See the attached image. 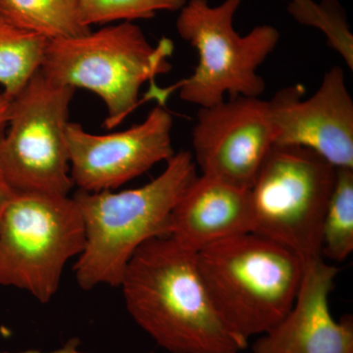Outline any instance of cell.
<instances>
[{
    "instance_id": "obj_5",
    "label": "cell",
    "mask_w": 353,
    "mask_h": 353,
    "mask_svg": "<svg viewBox=\"0 0 353 353\" xmlns=\"http://www.w3.org/2000/svg\"><path fill=\"white\" fill-rule=\"evenodd\" d=\"M243 0H189L179 11L176 32L194 46L199 62L194 73L178 83L180 97L199 108H208L230 97H259L266 90L257 70L275 50L280 32L270 25L253 28L241 36L234 18Z\"/></svg>"
},
{
    "instance_id": "obj_1",
    "label": "cell",
    "mask_w": 353,
    "mask_h": 353,
    "mask_svg": "<svg viewBox=\"0 0 353 353\" xmlns=\"http://www.w3.org/2000/svg\"><path fill=\"white\" fill-rule=\"evenodd\" d=\"M119 287L132 319L171 353H238L248 345L216 310L196 252L171 236L139 246Z\"/></svg>"
},
{
    "instance_id": "obj_2",
    "label": "cell",
    "mask_w": 353,
    "mask_h": 353,
    "mask_svg": "<svg viewBox=\"0 0 353 353\" xmlns=\"http://www.w3.org/2000/svg\"><path fill=\"white\" fill-rule=\"evenodd\" d=\"M196 176L192 153L180 152L157 178L138 189L79 190L73 199L83 218L85 248L74 268L78 285L85 290L101 285L119 287L139 246L170 234L173 209Z\"/></svg>"
},
{
    "instance_id": "obj_7",
    "label": "cell",
    "mask_w": 353,
    "mask_h": 353,
    "mask_svg": "<svg viewBox=\"0 0 353 353\" xmlns=\"http://www.w3.org/2000/svg\"><path fill=\"white\" fill-rule=\"evenodd\" d=\"M83 248L85 228L73 197L16 194L0 217V285L48 303L65 265Z\"/></svg>"
},
{
    "instance_id": "obj_11",
    "label": "cell",
    "mask_w": 353,
    "mask_h": 353,
    "mask_svg": "<svg viewBox=\"0 0 353 353\" xmlns=\"http://www.w3.org/2000/svg\"><path fill=\"white\" fill-rule=\"evenodd\" d=\"M303 85L285 87L268 101L275 145L309 148L336 168L353 169V101L343 70L332 67L304 99Z\"/></svg>"
},
{
    "instance_id": "obj_14",
    "label": "cell",
    "mask_w": 353,
    "mask_h": 353,
    "mask_svg": "<svg viewBox=\"0 0 353 353\" xmlns=\"http://www.w3.org/2000/svg\"><path fill=\"white\" fill-rule=\"evenodd\" d=\"M0 16L48 41L90 31L81 22L78 0H0Z\"/></svg>"
},
{
    "instance_id": "obj_17",
    "label": "cell",
    "mask_w": 353,
    "mask_h": 353,
    "mask_svg": "<svg viewBox=\"0 0 353 353\" xmlns=\"http://www.w3.org/2000/svg\"><path fill=\"white\" fill-rule=\"evenodd\" d=\"M288 11L299 24L320 30L327 43L353 70V36L345 12L336 0H290Z\"/></svg>"
},
{
    "instance_id": "obj_6",
    "label": "cell",
    "mask_w": 353,
    "mask_h": 353,
    "mask_svg": "<svg viewBox=\"0 0 353 353\" xmlns=\"http://www.w3.org/2000/svg\"><path fill=\"white\" fill-rule=\"evenodd\" d=\"M336 168L309 148L274 145L250 188L252 233L303 262L321 257L322 225Z\"/></svg>"
},
{
    "instance_id": "obj_20",
    "label": "cell",
    "mask_w": 353,
    "mask_h": 353,
    "mask_svg": "<svg viewBox=\"0 0 353 353\" xmlns=\"http://www.w3.org/2000/svg\"><path fill=\"white\" fill-rule=\"evenodd\" d=\"M16 194L17 192L9 185L3 173L0 170V217Z\"/></svg>"
},
{
    "instance_id": "obj_9",
    "label": "cell",
    "mask_w": 353,
    "mask_h": 353,
    "mask_svg": "<svg viewBox=\"0 0 353 353\" xmlns=\"http://www.w3.org/2000/svg\"><path fill=\"white\" fill-rule=\"evenodd\" d=\"M173 117L159 103L145 121L125 131L97 134L69 122L67 143L74 185L88 192L114 190L143 175L154 165L168 161Z\"/></svg>"
},
{
    "instance_id": "obj_13",
    "label": "cell",
    "mask_w": 353,
    "mask_h": 353,
    "mask_svg": "<svg viewBox=\"0 0 353 353\" xmlns=\"http://www.w3.org/2000/svg\"><path fill=\"white\" fill-rule=\"evenodd\" d=\"M252 231L250 190L201 175L176 202L169 236L197 252L217 241Z\"/></svg>"
},
{
    "instance_id": "obj_19",
    "label": "cell",
    "mask_w": 353,
    "mask_h": 353,
    "mask_svg": "<svg viewBox=\"0 0 353 353\" xmlns=\"http://www.w3.org/2000/svg\"><path fill=\"white\" fill-rule=\"evenodd\" d=\"M12 99L0 88V139L4 136L10 117Z\"/></svg>"
},
{
    "instance_id": "obj_15",
    "label": "cell",
    "mask_w": 353,
    "mask_h": 353,
    "mask_svg": "<svg viewBox=\"0 0 353 353\" xmlns=\"http://www.w3.org/2000/svg\"><path fill=\"white\" fill-rule=\"evenodd\" d=\"M48 41L0 16V85L11 99L41 70Z\"/></svg>"
},
{
    "instance_id": "obj_4",
    "label": "cell",
    "mask_w": 353,
    "mask_h": 353,
    "mask_svg": "<svg viewBox=\"0 0 353 353\" xmlns=\"http://www.w3.org/2000/svg\"><path fill=\"white\" fill-rule=\"evenodd\" d=\"M171 39L152 46L134 22H120L73 38L50 39L41 73L54 85L85 88L108 109L113 129L138 105L143 83L171 71Z\"/></svg>"
},
{
    "instance_id": "obj_3",
    "label": "cell",
    "mask_w": 353,
    "mask_h": 353,
    "mask_svg": "<svg viewBox=\"0 0 353 353\" xmlns=\"http://www.w3.org/2000/svg\"><path fill=\"white\" fill-rule=\"evenodd\" d=\"M196 262L223 321L246 341L284 319L304 269L294 252L252 232L206 246L196 252Z\"/></svg>"
},
{
    "instance_id": "obj_8",
    "label": "cell",
    "mask_w": 353,
    "mask_h": 353,
    "mask_svg": "<svg viewBox=\"0 0 353 353\" xmlns=\"http://www.w3.org/2000/svg\"><path fill=\"white\" fill-rule=\"evenodd\" d=\"M75 90L39 71L12 99L0 139V170L17 194L67 196L73 188L67 126Z\"/></svg>"
},
{
    "instance_id": "obj_21",
    "label": "cell",
    "mask_w": 353,
    "mask_h": 353,
    "mask_svg": "<svg viewBox=\"0 0 353 353\" xmlns=\"http://www.w3.org/2000/svg\"><path fill=\"white\" fill-rule=\"evenodd\" d=\"M79 341L76 340V339H72L67 341L66 343L63 345V347L57 348V350H51V352H41V350H25V352H16V353H85L83 352H81L79 350ZM0 353H10V352H0Z\"/></svg>"
},
{
    "instance_id": "obj_18",
    "label": "cell",
    "mask_w": 353,
    "mask_h": 353,
    "mask_svg": "<svg viewBox=\"0 0 353 353\" xmlns=\"http://www.w3.org/2000/svg\"><path fill=\"white\" fill-rule=\"evenodd\" d=\"M187 0H78L85 27L150 19L158 12L180 11Z\"/></svg>"
},
{
    "instance_id": "obj_16",
    "label": "cell",
    "mask_w": 353,
    "mask_h": 353,
    "mask_svg": "<svg viewBox=\"0 0 353 353\" xmlns=\"http://www.w3.org/2000/svg\"><path fill=\"white\" fill-rule=\"evenodd\" d=\"M353 250V169L336 168L322 225L321 254L336 262Z\"/></svg>"
},
{
    "instance_id": "obj_10",
    "label": "cell",
    "mask_w": 353,
    "mask_h": 353,
    "mask_svg": "<svg viewBox=\"0 0 353 353\" xmlns=\"http://www.w3.org/2000/svg\"><path fill=\"white\" fill-rule=\"evenodd\" d=\"M192 139L201 175L250 190L275 145L268 101L236 97L199 108Z\"/></svg>"
},
{
    "instance_id": "obj_12",
    "label": "cell",
    "mask_w": 353,
    "mask_h": 353,
    "mask_svg": "<svg viewBox=\"0 0 353 353\" xmlns=\"http://www.w3.org/2000/svg\"><path fill=\"white\" fill-rule=\"evenodd\" d=\"M336 274L338 269L322 257L304 262L294 305L253 345L252 353H353L352 318L336 322L330 311Z\"/></svg>"
}]
</instances>
